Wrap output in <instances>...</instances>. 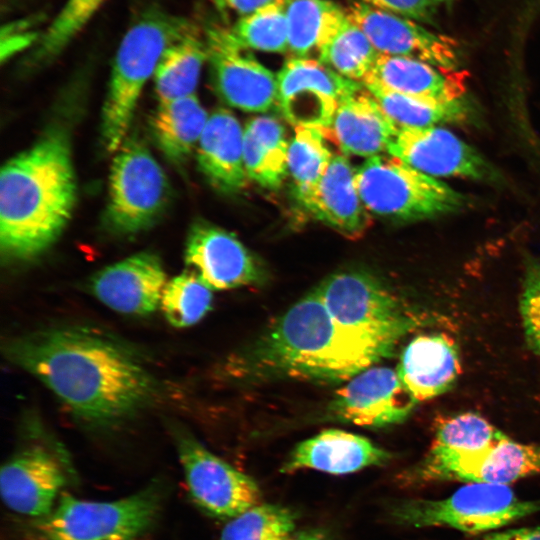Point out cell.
<instances>
[{
  "label": "cell",
  "mask_w": 540,
  "mask_h": 540,
  "mask_svg": "<svg viewBox=\"0 0 540 540\" xmlns=\"http://www.w3.org/2000/svg\"><path fill=\"white\" fill-rule=\"evenodd\" d=\"M194 29L184 17L152 10L126 32L114 58L102 110L101 139L107 152L115 153L128 137L141 91L164 52Z\"/></svg>",
  "instance_id": "cell-4"
},
{
  "label": "cell",
  "mask_w": 540,
  "mask_h": 540,
  "mask_svg": "<svg viewBox=\"0 0 540 540\" xmlns=\"http://www.w3.org/2000/svg\"><path fill=\"white\" fill-rule=\"evenodd\" d=\"M507 437L481 415L467 412L443 421L436 429L432 446L473 452L492 446Z\"/></svg>",
  "instance_id": "cell-37"
},
{
  "label": "cell",
  "mask_w": 540,
  "mask_h": 540,
  "mask_svg": "<svg viewBox=\"0 0 540 540\" xmlns=\"http://www.w3.org/2000/svg\"><path fill=\"white\" fill-rule=\"evenodd\" d=\"M286 1L275 0L240 17L230 28L232 34L248 49L269 53L288 52Z\"/></svg>",
  "instance_id": "cell-34"
},
{
  "label": "cell",
  "mask_w": 540,
  "mask_h": 540,
  "mask_svg": "<svg viewBox=\"0 0 540 540\" xmlns=\"http://www.w3.org/2000/svg\"><path fill=\"white\" fill-rule=\"evenodd\" d=\"M538 512L540 499H521L504 484L472 482L443 499L405 501L395 508L393 517L407 526L447 527L478 534L493 532Z\"/></svg>",
  "instance_id": "cell-7"
},
{
  "label": "cell",
  "mask_w": 540,
  "mask_h": 540,
  "mask_svg": "<svg viewBox=\"0 0 540 540\" xmlns=\"http://www.w3.org/2000/svg\"><path fill=\"white\" fill-rule=\"evenodd\" d=\"M362 84L397 128L471 124L477 117L476 108L466 96L439 100L398 93L376 83Z\"/></svg>",
  "instance_id": "cell-26"
},
{
  "label": "cell",
  "mask_w": 540,
  "mask_h": 540,
  "mask_svg": "<svg viewBox=\"0 0 540 540\" xmlns=\"http://www.w3.org/2000/svg\"><path fill=\"white\" fill-rule=\"evenodd\" d=\"M243 136L244 128L235 115L218 109L209 116L197 145L200 171L222 193H236L247 185Z\"/></svg>",
  "instance_id": "cell-23"
},
{
  "label": "cell",
  "mask_w": 540,
  "mask_h": 540,
  "mask_svg": "<svg viewBox=\"0 0 540 540\" xmlns=\"http://www.w3.org/2000/svg\"><path fill=\"white\" fill-rule=\"evenodd\" d=\"M167 282L158 256L142 252L97 272L90 280L89 289L100 302L118 313L147 315L160 306Z\"/></svg>",
  "instance_id": "cell-19"
},
{
  "label": "cell",
  "mask_w": 540,
  "mask_h": 540,
  "mask_svg": "<svg viewBox=\"0 0 540 540\" xmlns=\"http://www.w3.org/2000/svg\"><path fill=\"white\" fill-rule=\"evenodd\" d=\"M207 60L206 40L199 36L197 29L167 48L154 73L159 101L168 102L193 95Z\"/></svg>",
  "instance_id": "cell-30"
},
{
  "label": "cell",
  "mask_w": 540,
  "mask_h": 540,
  "mask_svg": "<svg viewBox=\"0 0 540 540\" xmlns=\"http://www.w3.org/2000/svg\"><path fill=\"white\" fill-rule=\"evenodd\" d=\"M391 455L361 435L327 429L300 442L281 468L283 473L313 469L344 475L387 463Z\"/></svg>",
  "instance_id": "cell-21"
},
{
  "label": "cell",
  "mask_w": 540,
  "mask_h": 540,
  "mask_svg": "<svg viewBox=\"0 0 540 540\" xmlns=\"http://www.w3.org/2000/svg\"><path fill=\"white\" fill-rule=\"evenodd\" d=\"M397 130L363 86L341 100L325 132L346 155L370 158L387 152Z\"/></svg>",
  "instance_id": "cell-22"
},
{
  "label": "cell",
  "mask_w": 540,
  "mask_h": 540,
  "mask_svg": "<svg viewBox=\"0 0 540 540\" xmlns=\"http://www.w3.org/2000/svg\"><path fill=\"white\" fill-rule=\"evenodd\" d=\"M105 0H67L39 37L32 60L42 63L60 54Z\"/></svg>",
  "instance_id": "cell-36"
},
{
  "label": "cell",
  "mask_w": 540,
  "mask_h": 540,
  "mask_svg": "<svg viewBox=\"0 0 540 540\" xmlns=\"http://www.w3.org/2000/svg\"><path fill=\"white\" fill-rule=\"evenodd\" d=\"M347 16L380 54L416 58L447 72L455 71L460 64L457 44L452 38L432 32L414 20L362 1L352 3Z\"/></svg>",
  "instance_id": "cell-16"
},
{
  "label": "cell",
  "mask_w": 540,
  "mask_h": 540,
  "mask_svg": "<svg viewBox=\"0 0 540 540\" xmlns=\"http://www.w3.org/2000/svg\"><path fill=\"white\" fill-rule=\"evenodd\" d=\"M32 23L29 20L10 23L1 31V60L5 61L17 52L38 41L40 36L31 31Z\"/></svg>",
  "instance_id": "cell-40"
},
{
  "label": "cell",
  "mask_w": 540,
  "mask_h": 540,
  "mask_svg": "<svg viewBox=\"0 0 540 540\" xmlns=\"http://www.w3.org/2000/svg\"><path fill=\"white\" fill-rule=\"evenodd\" d=\"M208 114L195 94L160 102L151 119L155 142L173 163L184 162L197 148Z\"/></svg>",
  "instance_id": "cell-28"
},
{
  "label": "cell",
  "mask_w": 540,
  "mask_h": 540,
  "mask_svg": "<svg viewBox=\"0 0 540 540\" xmlns=\"http://www.w3.org/2000/svg\"><path fill=\"white\" fill-rule=\"evenodd\" d=\"M295 528L294 513L275 504H257L232 518L219 540H287Z\"/></svg>",
  "instance_id": "cell-35"
},
{
  "label": "cell",
  "mask_w": 540,
  "mask_h": 540,
  "mask_svg": "<svg viewBox=\"0 0 540 540\" xmlns=\"http://www.w3.org/2000/svg\"><path fill=\"white\" fill-rule=\"evenodd\" d=\"M212 291L197 274L186 271L167 282L159 307L172 326L190 327L211 309Z\"/></svg>",
  "instance_id": "cell-33"
},
{
  "label": "cell",
  "mask_w": 540,
  "mask_h": 540,
  "mask_svg": "<svg viewBox=\"0 0 540 540\" xmlns=\"http://www.w3.org/2000/svg\"><path fill=\"white\" fill-rule=\"evenodd\" d=\"M189 492L196 504L218 518H234L259 504L261 491L248 475L205 448L181 426L171 427Z\"/></svg>",
  "instance_id": "cell-11"
},
{
  "label": "cell",
  "mask_w": 540,
  "mask_h": 540,
  "mask_svg": "<svg viewBox=\"0 0 540 540\" xmlns=\"http://www.w3.org/2000/svg\"><path fill=\"white\" fill-rule=\"evenodd\" d=\"M315 290L337 323L393 350L419 325L416 316L378 278L367 272L334 273Z\"/></svg>",
  "instance_id": "cell-8"
},
{
  "label": "cell",
  "mask_w": 540,
  "mask_h": 540,
  "mask_svg": "<svg viewBox=\"0 0 540 540\" xmlns=\"http://www.w3.org/2000/svg\"><path fill=\"white\" fill-rule=\"evenodd\" d=\"M222 10L234 12L240 17L248 15L255 10L275 0H212Z\"/></svg>",
  "instance_id": "cell-42"
},
{
  "label": "cell",
  "mask_w": 540,
  "mask_h": 540,
  "mask_svg": "<svg viewBox=\"0 0 540 540\" xmlns=\"http://www.w3.org/2000/svg\"><path fill=\"white\" fill-rule=\"evenodd\" d=\"M288 52L292 57L311 58L337 34L347 12L331 0H287Z\"/></svg>",
  "instance_id": "cell-29"
},
{
  "label": "cell",
  "mask_w": 540,
  "mask_h": 540,
  "mask_svg": "<svg viewBox=\"0 0 540 540\" xmlns=\"http://www.w3.org/2000/svg\"><path fill=\"white\" fill-rule=\"evenodd\" d=\"M355 183L370 214L397 222L443 217L469 204L465 194L390 155L367 158Z\"/></svg>",
  "instance_id": "cell-6"
},
{
  "label": "cell",
  "mask_w": 540,
  "mask_h": 540,
  "mask_svg": "<svg viewBox=\"0 0 540 540\" xmlns=\"http://www.w3.org/2000/svg\"><path fill=\"white\" fill-rule=\"evenodd\" d=\"M277 105L296 126L327 130L341 100L363 84L347 79L314 58H289L277 74Z\"/></svg>",
  "instance_id": "cell-13"
},
{
  "label": "cell",
  "mask_w": 540,
  "mask_h": 540,
  "mask_svg": "<svg viewBox=\"0 0 540 540\" xmlns=\"http://www.w3.org/2000/svg\"><path fill=\"white\" fill-rule=\"evenodd\" d=\"M434 3H443V2H449L451 0H432Z\"/></svg>",
  "instance_id": "cell-44"
},
{
  "label": "cell",
  "mask_w": 540,
  "mask_h": 540,
  "mask_svg": "<svg viewBox=\"0 0 540 540\" xmlns=\"http://www.w3.org/2000/svg\"><path fill=\"white\" fill-rule=\"evenodd\" d=\"M520 312L529 348L540 357V257L527 256Z\"/></svg>",
  "instance_id": "cell-38"
},
{
  "label": "cell",
  "mask_w": 540,
  "mask_h": 540,
  "mask_svg": "<svg viewBox=\"0 0 540 540\" xmlns=\"http://www.w3.org/2000/svg\"><path fill=\"white\" fill-rule=\"evenodd\" d=\"M287 540H328L323 534L319 532H302L296 535H292Z\"/></svg>",
  "instance_id": "cell-43"
},
{
  "label": "cell",
  "mask_w": 540,
  "mask_h": 540,
  "mask_svg": "<svg viewBox=\"0 0 540 540\" xmlns=\"http://www.w3.org/2000/svg\"><path fill=\"white\" fill-rule=\"evenodd\" d=\"M392 352L337 323L314 289L276 319L234 365L240 377L250 380L338 383Z\"/></svg>",
  "instance_id": "cell-2"
},
{
  "label": "cell",
  "mask_w": 540,
  "mask_h": 540,
  "mask_svg": "<svg viewBox=\"0 0 540 540\" xmlns=\"http://www.w3.org/2000/svg\"><path fill=\"white\" fill-rule=\"evenodd\" d=\"M164 498L160 481L112 501L61 493L53 510L33 524L42 540H145L160 516Z\"/></svg>",
  "instance_id": "cell-5"
},
{
  "label": "cell",
  "mask_w": 540,
  "mask_h": 540,
  "mask_svg": "<svg viewBox=\"0 0 540 540\" xmlns=\"http://www.w3.org/2000/svg\"><path fill=\"white\" fill-rule=\"evenodd\" d=\"M447 73L416 58L379 53L362 83H376L398 93L439 100L465 96L460 84Z\"/></svg>",
  "instance_id": "cell-25"
},
{
  "label": "cell",
  "mask_w": 540,
  "mask_h": 540,
  "mask_svg": "<svg viewBox=\"0 0 540 540\" xmlns=\"http://www.w3.org/2000/svg\"><path fill=\"white\" fill-rule=\"evenodd\" d=\"M378 55L365 33L348 18L317 59L341 76L362 83Z\"/></svg>",
  "instance_id": "cell-32"
},
{
  "label": "cell",
  "mask_w": 540,
  "mask_h": 540,
  "mask_svg": "<svg viewBox=\"0 0 540 540\" xmlns=\"http://www.w3.org/2000/svg\"><path fill=\"white\" fill-rule=\"evenodd\" d=\"M6 357L41 381L80 420L119 423L143 410L157 382L123 343L96 330L60 327L9 340Z\"/></svg>",
  "instance_id": "cell-1"
},
{
  "label": "cell",
  "mask_w": 540,
  "mask_h": 540,
  "mask_svg": "<svg viewBox=\"0 0 540 540\" xmlns=\"http://www.w3.org/2000/svg\"><path fill=\"white\" fill-rule=\"evenodd\" d=\"M356 169L344 155L334 154L319 183L298 202L314 219L351 238L371 223L355 183Z\"/></svg>",
  "instance_id": "cell-20"
},
{
  "label": "cell",
  "mask_w": 540,
  "mask_h": 540,
  "mask_svg": "<svg viewBox=\"0 0 540 540\" xmlns=\"http://www.w3.org/2000/svg\"><path fill=\"white\" fill-rule=\"evenodd\" d=\"M76 179L68 137L46 133L9 159L0 174V248L7 261L46 251L69 222Z\"/></svg>",
  "instance_id": "cell-3"
},
{
  "label": "cell",
  "mask_w": 540,
  "mask_h": 540,
  "mask_svg": "<svg viewBox=\"0 0 540 540\" xmlns=\"http://www.w3.org/2000/svg\"><path fill=\"white\" fill-rule=\"evenodd\" d=\"M56 456L41 445L24 448L1 467L0 494L10 510L35 519L49 514L65 486Z\"/></svg>",
  "instance_id": "cell-18"
},
{
  "label": "cell",
  "mask_w": 540,
  "mask_h": 540,
  "mask_svg": "<svg viewBox=\"0 0 540 540\" xmlns=\"http://www.w3.org/2000/svg\"><path fill=\"white\" fill-rule=\"evenodd\" d=\"M114 154L106 223L117 234L133 235L151 227L165 210L168 181L148 147L136 136L127 137Z\"/></svg>",
  "instance_id": "cell-9"
},
{
  "label": "cell",
  "mask_w": 540,
  "mask_h": 540,
  "mask_svg": "<svg viewBox=\"0 0 540 540\" xmlns=\"http://www.w3.org/2000/svg\"><path fill=\"white\" fill-rule=\"evenodd\" d=\"M417 403L397 370L372 365L335 393L329 413L342 422L381 428L403 422Z\"/></svg>",
  "instance_id": "cell-15"
},
{
  "label": "cell",
  "mask_w": 540,
  "mask_h": 540,
  "mask_svg": "<svg viewBox=\"0 0 540 540\" xmlns=\"http://www.w3.org/2000/svg\"><path fill=\"white\" fill-rule=\"evenodd\" d=\"M476 540H540V526L490 532Z\"/></svg>",
  "instance_id": "cell-41"
},
{
  "label": "cell",
  "mask_w": 540,
  "mask_h": 540,
  "mask_svg": "<svg viewBox=\"0 0 540 540\" xmlns=\"http://www.w3.org/2000/svg\"><path fill=\"white\" fill-rule=\"evenodd\" d=\"M334 154L319 128L296 126L289 142L287 169L296 199L311 191L326 173Z\"/></svg>",
  "instance_id": "cell-31"
},
{
  "label": "cell",
  "mask_w": 540,
  "mask_h": 540,
  "mask_svg": "<svg viewBox=\"0 0 540 540\" xmlns=\"http://www.w3.org/2000/svg\"><path fill=\"white\" fill-rule=\"evenodd\" d=\"M185 262L212 290L253 285L264 277L253 254L233 233L202 221L189 231Z\"/></svg>",
  "instance_id": "cell-17"
},
{
  "label": "cell",
  "mask_w": 540,
  "mask_h": 540,
  "mask_svg": "<svg viewBox=\"0 0 540 540\" xmlns=\"http://www.w3.org/2000/svg\"><path fill=\"white\" fill-rule=\"evenodd\" d=\"M540 474V444H525L507 437L473 452L431 446L416 466L400 477L418 485L440 481L504 484Z\"/></svg>",
  "instance_id": "cell-10"
},
{
  "label": "cell",
  "mask_w": 540,
  "mask_h": 540,
  "mask_svg": "<svg viewBox=\"0 0 540 540\" xmlns=\"http://www.w3.org/2000/svg\"><path fill=\"white\" fill-rule=\"evenodd\" d=\"M387 153L438 178H463L498 184L501 171L477 149L442 126L398 128Z\"/></svg>",
  "instance_id": "cell-12"
},
{
  "label": "cell",
  "mask_w": 540,
  "mask_h": 540,
  "mask_svg": "<svg viewBox=\"0 0 540 540\" xmlns=\"http://www.w3.org/2000/svg\"><path fill=\"white\" fill-rule=\"evenodd\" d=\"M362 2L398 16L432 24L436 3L432 0H361Z\"/></svg>",
  "instance_id": "cell-39"
},
{
  "label": "cell",
  "mask_w": 540,
  "mask_h": 540,
  "mask_svg": "<svg viewBox=\"0 0 540 540\" xmlns=\"http://www.w3.org/2000/svg\"><path fill=\"white\" fill-rule=\"evenodd\" d=\"M288 148L285 128L276 118L259 116L249 120L243 136V158L248 179L264 188H279L288 172Z\"/></svg>",
  "instance_id": "cell-27"
},
{
  "label": "cell",
  "mask_w": 540,
  "mask_h": 540,
  "mask_svg": "<svg viewBox=\"0 0 540 540\" xmlns=\"http://www.w3.org/2000/svg\"><path fill=\"white\" fill-rule=\"evenodd\" d=\"M396 370L417 402L428 400L447 392L456 382L458 351L443 335H420L405 347Z\"/></svg>",
  "instance_id": "cell-24"
},
{
  "label": "cell",
  "mask_w": 540,
  "mask_h": 540,
  "mask_svg": "<svg viewBox=\"0 0 540 540\" xmlns=\"http://www.w3.org/2000/svg\"><path fill=\"white\" fill-rule=\"evenodd\" d=\"M205 40L213 83L225 103L246 112H266L277 103V75L230 28L210 26Z\"/></svg>",
  "instance_id": "cell-14"
}]
</instances>
